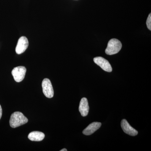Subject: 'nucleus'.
<instances>
[{"mask_svg":"<svg viewBox=\"0 0 151 151\" xmlns=\"http://www.w3.org/2000/svg\"><path fill=\"white\" fill-rule=\"evenodd\" d=\"M29 42L27 38L24 36L21 37L18 41L16 47V52L18 54L23 53L27 48Z\"/></svg>","mask_w":151,"mask_h":151,"instance_id":"obj_6","label":"nucleus"},{"mask_svg":"<svg viewBox=\"0 0 151 151\" xmlns=\"http://www.w3.org/2000/svg\"><path fill=\"white\" fill-rule=\"evenodd\" d=\"M28 122V120L22 113L15 112L11 115L9 123L11 127L16 128L27 124Z\"/></svg>","mask_w":151,"mask_h":151,"instance_id":"obj_1","label":"nucleus"},{"mask_svg":"<svg viewBox=\"0 0 151 151\" xmlns=\"http://www.w3.org/2000/svg\"><path fill=\"white\" fill-rule=\"evenodd\" d=\"M94 62L97 65L100 66L103 70L108 72L112 71V68L108 60L102 57H97L94 58Z\"/></svg>","mask_w":151,"mask_h":151,"instance_id":"obj_5","label":"nucleus"},{"mask_svg":"<svg viewBox=\"0 0 151 151\" xmlns=\"http://www.w3.org/2000/svg\"><path fill=\"white\" fill-rule=\"evenodd\" d=\"M89 108L87 99L83 97L81 99L79 106V111L81 116L83 117L87 116L89 113Z\"/></svg>","mask_w":151,"mask_h":151,"instance_id":"obj_8","label":"nucleus"},{"mask_svg":"<svg viewBox=\"0 0 151 151\" xmlns=\"http://www.w3.org/2000/svg\"><path fill=\"white\" fill-rule=\"evenodd\" d=\"M121 127L124 132L127 134L132 136H135L138 134L137 131L131 127L126 119L122 120Z\"/></svg>","mask_w":151,"mask_h":151,"instance_id":"obj_7","label":"nucleus"},{"mask_svg":"<svg viewBox=\"0 0 151 151\" xmlns=\"http://www.w3.org/2000/svg\"><path fill=\"white\" fill-rule=\"evenodd\" d=\"M147 26L148 28L151 30V14H150L147 20Z\"/></svg>","mask_w":151,"mask_h":151,"instance_id":"obj_11","label":"nucleus"},{"mask_svg":"<svg viewBox=\"0 0 151 151\" xmlns=\"http://www.w3.org/2000/svg\"><path fill=\"white\" fill-rule=\"evenodd\" d=\"M122 42L116 39H112L108 42L105 50V53L108 55H113L118 53L122 48Z\"/></svg>","mask_w":151,"mask_h":151,"instance_id":"obj_2","label":"nucleus"},{"mask_svg":"<svg viewBox=\"0 0 151 151\" xmlns=\"http://www.w3.org/2000/svg\"><path fill=\"white\" fill-rule=\"evenodd\" d=\"M45 135L42 132L34 131L30 132L28 136L29 139L31 141L40 142L44 139Z\"/></svg>","mask_w":151,"mask_h":151,"instance_id":"obj_10","label":"nucleus"},{"mask_svg":"<svg viewBox=\"0 0 151 151\" xmlns=\"http://www.w3.org/2000/svg\"><path fill=\"white\" fill-rule=\"evenodd\" d=\"M42 85L45 96L48 98H52L54 95V91L50 80L48 78H45L42 81Z\"/></svg>","mask_w":151,"mask_h":151,"instance_id":"obj_4","label":"nucleus"},{"mask_svg":"<svg viewBox=\"0 0 151 151\" xmlns=\"http://www.w3.org/2000/svg\"><path fill=\"white\" fill-rule=\"evenodd\" d=\"M60 151H67V150L66 149H63L62 150H60Z\"/></svg>","mask_w":151,"mask_h":151,"instance_id":"obj_13","label":"nucleus"},{"mask_svg":"<svg viewBox=\"0 0 151 151\" xmlns=\"http://www.w3.org/2000/svg\"><path fill=\"white\" fill-rule=\"evenodd\" d=\"M2 115V109L1 105H0V119H1V118Z\"/></svg>","mask_w":151,"mask_h":151,"instance_id":"obj_12","label":"nucleus"},{"mask_svg":"<svg viewBox=\"0 0 151 151\" xmlns=\"http://www.w3.org/2000/svg\"><path fill=\"white\" fill-rule=\"evenodd\" d=\"M26 68L24 66H20L14 68L12 70V73L15 81L17 82H20L24 79Z\"/></svg>","mask_w":151,"mask_h":151,"instance_id":"obj_3","label":"nucleus"},{"mask_svg":"<svg viewBox=\"0 0 151 151\" xmlns=\"http://www.w3.org/2000/svg\"><path fill=\"white\" fill-rule=\"evenodd\" d=\"M101 125L102 124L100 122H95L91 123L83 131V134L86 136L92 134L101 127Z\"/></svg>","mask_w":151,"mask_h":151,"instance_id":"obj_9","label":"nucleus"}]
</instances>
